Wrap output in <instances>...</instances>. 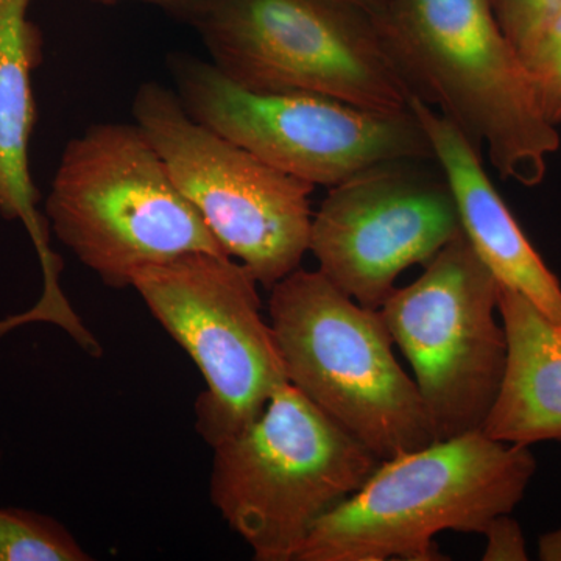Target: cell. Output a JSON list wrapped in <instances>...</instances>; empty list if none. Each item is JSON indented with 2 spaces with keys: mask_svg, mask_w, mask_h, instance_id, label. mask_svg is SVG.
Instances as JSON below:
<instances>
[{
  "mask_svg": "<svg viewBox=\"0 0 561 561\" xmlns=\"http://www.w3.org/2000/svg\"><path fill=\"white\" fill-rule=\"evenodd\" d=\"M0 461H2V451H0Z\"/></svg>",
  "mask_w": 561,
  "mask_h": 561,
  "instance_id": "21",
  "label": "cell"
},
{
  "mask_svg": "<svg viewBox=\"0 0 561 561\" xmlns=\"http://www.w3.org/2000/svg\"><path fill=\"white\" fill-rule=\"evenodd\" d=\"M213 451L210 501L256 561H297L313 526L382 461L289 382Z\"/></svg>",
  "mask_w": 561,
  "mask_h": 561,
  "instance_id": "3",
  "label": "cell"
},
{
  "mask_svg": "<svg viewBox=\"0 0 561 561\" xmlns=\"http://www.w3.org/2000/svg\"><path fill=\"white\" fill-rule=\"evenodd\" d=\"M461 232L437 161L402 158L330 187L312 216L309 253L343 294L379 309L402 272L430 264Z\"/></svg>",
  "mask_w": 561,
  "mask_h": 561,
  "instance_id": "11",
  "label": "cell"
},
{
  "mask_svg": "<svg viewBox=\"0 0 561 561\" xmlns=\"http://www.w3.org/2000/svg\"><path fill=\"white\" fill-rule=\"evenodd\" d=\"M60 522L27 508L0 507V561H90Z\"/></svg>",
  "mask_w": 561,
  "mask_h": 561,
  "instance_id": "15",
  "label": "cell"
},
{
  "mask_svg": "<svg viewBox=\"0 0 561 561\" xmlns=\"http://www.w3.org/2000/svg\"><path fill=\"white\" fill-rule=\"evenodd\" d=\"M257 283L228 254L190 253L140 268L131 287L206 382L195 427L210 448L257 419L287 381Z\"/></svg>",
  "mask_w": 561,
  "mask_h": 561,
  "instance_id": "9",
  "label": "cell"
},
{
  "mask_svg": "<svg viewBox=\"0 0 561 561\" xmlns=\"http://www.w3.org/2000/svg\"><path fill=\"white\" fill-rule=\"evenodd\" d=\"M58 241L113 289L190 253L227 254L136 124L105 122L70 139L46 198Z\"/></svg>",
  "mask_w": 561,
  "mask_h": 561,
  "instance_id": "5",
  "label": "cell"
},
{
  "mask_svg": "<svg viewBox=\"0 0 561 561\" xmlns=\"http://www.w3.org/2000/svg\"><path fill=\"white\" fill-rule=\"evenodd\" d=\"M168 68L195 121L316 187L330 190L382 161L435 160L412 110L381 113L324 95L245 90L190 54L169 55Z\"/></svg>",
  "mask_w": 561,
  "mask_h": 561,
  "instance_id": "8",
  "label": "cell"
},
{
  "mask_svg": "<svg viewBox=\"0 0 561 561\" xmlns=\"http://www.w3.org/2000/svg\"><path fill=\"white\" fill-rule=\"evenodd\" d=\"M535 472L530 446L482 430L391 457L313 526L297 561L448 560L435 535H483L515 511Z\"/></svg>",
  "mask_w": 561,
  "mask_h": 561,
  "instance_id": "2",
  "label": "cell"
},
{
  "mask_svg": "<svg viewBox=\"0 0 561 561\" xmlns=\"http://www.w3.org/2000/svg\"><path fill=\"white\" fill-rule=\"evenodd\" d=\"M411 110L445 173L461 230L500 286L522 294L561 327V283L534 249L483 169L482 153L437 110L411 99Z\"/></svg>",
  "mask_w": 561,
  "mask_h": 561,
  "instance_id": "12",
  "label": "cell"
},
{
  "mask_svg": "<svg viewBox=\"0 0 561 561\" xmlns=\"http://www.w3.org/2000/svg\"><path fill=\"white\" fill-rule=\"evenodd\" d=\"M538 557L542 561H561V527L541 535L538 540Z\"/></svg>",
  "mask_w": 561,
  "mask_h": 561,
  "instance_id": "19",
  "label": "cell"
},
{
  "mask_svg": "<svg viewBox=\"0 0 561 561\" xmlns=\"http://www.w3.org/2000/svg\"><path fill=\"white\" fill-rule=\"evenodd\" d=\"M32 0H0V216L20 220L38 253L44 279L60 278L49 224L38 210L28 146L36 125L33 72L43 61V35L28 20Z\"/></svg>",
  "mask_w": 561,
  "mask_h": 561,
  "instance_id": "13",
  "label": "cell"
},
{
  "mask_svg": "<svg viewBox=\"0 0 561 561\" xmlns=\"http://www.w3.org/2000/svg\"><path fill=\"white\" fill-rule=\"evenodd\" d=\"M371 20L413 98L485 151L501 179L541 183L560 135L491 0H383Z\"/></svg>",
  "mask_w": 561,
  "mask_h": 561,
  "instance_id": "1",
  "label": "cell"
},
{
  "mask_svg": "<svg viewBox=\"0 0 561 561\" xmlns=\"http://www.w3.org/2000/svg\"><path fill=\"white\" fill-rule=\"evenodd\" d=\"M133 116L228 256L271 290L309 253L316 186L206 127L175 91L140 84Z\"/></svg>",
  "mask_w": 561,
  "mask_h": 561,
  "instance_id": "7",
  "label": "cell"
},
{
  "mask_svg": "<svg viewBox=\"0 0 561 561\" xmlns=\"http://www.w3.org/2000/svg\"><path fill=\"white\" fill-rule=\"evenodd\" d=\"M500 283L465 232L379 308L411 364L435 442L481 431L507 367Z\"/></svg>",
  "mask_w": 561,
  "mask_h": 561,
  "instance_id": "10",
  "label": "cell"
},
{
  "mask_svg": "<svg viewBox=\"0 0 561 561\" xmlns=\"http://www.w3.org/2000/svg\"><path fill=\"white\" fill-rule=\"evenodd\" d=\"M91 2L103 3V5H116L121 2L146 3V5L157 7L164 11L173 20L192 25L202 13L206 0H91Z\"/></svg>",
  "mask_w": 561,
  "mask_h": 561,
  "instance_id": "18",
  "label": "cell"
},
{
  "mask_svg": "<svg viewBox=\"0 0 561 561\" xmlns=\"http://www.w3.org/2000/svg\"><path fill=\"white\" fill-rule=\"evenodd\" d=\"M268 321L287 381L379 459L435 442L379 309L359 305L320 271L298 267L272 287Z\"/></svg>",
  "mask_w": 561,
  "mask_h": 561,
  "instance_id": "4",
  "label": "cell"
},
{
  "mask_svg": "<svg viewBox=\"0 0 561 561\" xmlns=\"http://www.w3.org/2000/svg\"><path fill=\"white\" fill-rule=\"evenodd\" d=\"M335 2H342L346 3V5L357 7V9L367 11L368 14H373L381 9L383 0H335Z\"/></svg>",
  "mask_w": 561,
  "mask_h": 561,
  "instance_id": "20",
  "label": "cell"
},
{
  "mask_svg": "<svg viewBox=\"0 0 561 561\" xmlns=\"http://www.w3.org/2000/svg\"><path fill=\"white\" fill-rule=\"evenodd\" d=\"M491 5L524 62L561 14V0H491Z\"/></svg>",
  "mask_w": 561,
  "mask_h": 561,
  "instance_id": "16",
  "label": "cell"
},
{
  "mask_svg": "<svg viewBox=\"0 0 561 561\" xmlns=\"http://www.w3.org/2000/svg\"><path fill=\"white\" fill-rule=\"evenodd\" d=\"M483 537L486 538L483 561L529 560L522 526L515 518H512V513H504V515L491 519L483 531Z\"/></svg>",
  "mask_w": 561,
  "mask_h": 561,
  "instance_id": "17",
  "label": "cell"
},
{
  "mask_svg": "<svg viewBox=\"0 0 561 561\" xmlns=\"http://www.w3.org/2000/svg\"><path fill=\"white\" fill-rule=\"evenodd\" d=\"M507 367L482 431L494 440L561 443V327L518 291L500 286Z\"/></svg>",
  "mask_w": 561,
  "mask_h": 561,
  "instance_id": "14",
  "label": "cell"
},
{
  "mask_svg": "<svg viewBox=\"0 0 561 561\" xmlns=\"http://www.w3.org/2000/svg\"><path fill=\"white\" fill-rule=\"evenodd\" d=\"M192 27L210 62L257 92L324 95L381 113L411 110L371 14L335 0H206Z\"/></svg>",
  "mask_w": 561,
  "mask_h": 561,
  "instance_id": "6",
  "label": "cell"
}]
</instances>
